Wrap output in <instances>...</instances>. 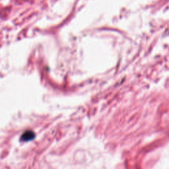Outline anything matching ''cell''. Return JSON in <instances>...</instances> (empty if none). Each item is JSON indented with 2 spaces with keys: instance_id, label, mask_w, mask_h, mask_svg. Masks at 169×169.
Listing matches in <instances>:
<instances>
[{
  "instance_id": "obj_1",
  "label": "cell",
  "mask_w": 169,
  "mask_h": 169,
  "mask_svg": "<svg viewBox=\"0 0 169 169\" xmlns=\"http://www.w3.org/2000/svg\"><path fill=\"white\" fill-rule=\"evenodd\" d=\"M34 137V133L32 131H26V133L23 134L22 136V139L24 141H28Z\"/></svg>"
}]
</instances>
